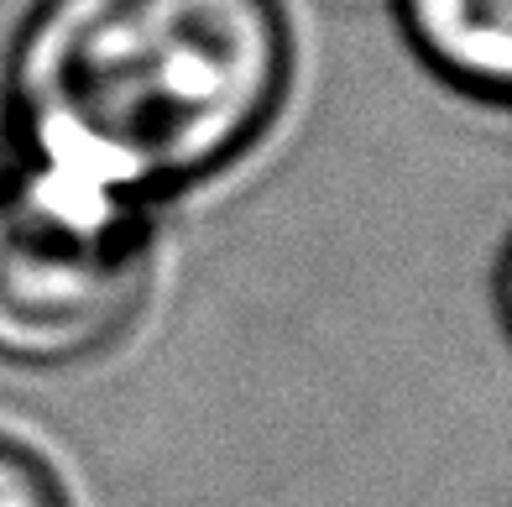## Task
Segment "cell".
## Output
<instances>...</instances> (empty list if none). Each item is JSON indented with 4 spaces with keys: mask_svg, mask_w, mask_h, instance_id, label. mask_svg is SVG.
I'll return each mask as SVG.
<instances>
[{
    "mask_svg": "<svg viewBox=\"0 0 512 507\" xmlns=\"http://www.w3.org/2000/svg\"><path fill=\"white\" fill-rule=\"evenodd\" d=\"M152 215L27 163L0 168V361L68 372L110 356L152 304Z\"/></svg>",
    "mask_w": 512,
    "mask_h": 507,
    "instance_id": "7a4b0ae2",
    "label": "cell"
},
{
    "mask_svg": "<svg viewBox=\"0 0 512 507\" xmlns=\"http://www.w3.org/2000/svg\"><path fill=\"white\" fill-rule=\"evenodd\" d=\"M293 79L283 0H37L0 74L6 163L157 210L246 163Z\"/></svg>",
    "mask_w": 512,
    "mask_h": 507,
    "instance_id": "6da1fadb",
    "label": "cell"
},
{
    "mask_svg": "<svg viewBox=\"0 0 512 507\" xmlns=\"http://www.w3.org/2000/svg\"><path fill=\"white\" fill-rule=\"evenodd\" d=\"M403 42L460 100L502 105L512 79V0H392Z\"/></svg>",
    "mask_w": 512,
    "mask_h": 507,
    "instance_id": "3957f363",
    "label": "cell"
},
{
    "mask_svg": "<svg viewBox=\"0 0 512 507\" xmlns=\"http://www.w3.org/2000/svg\"><path fill=\"white\" fill-rule=\"evenodd\" d=\"M0 507H74L48 455L0 434Z\"/></svg>",
    "mask_w": 512,
    "mask_h": 507,
    "instance_id": "277c9868",
    "label": "cell"
}]
</instances>
